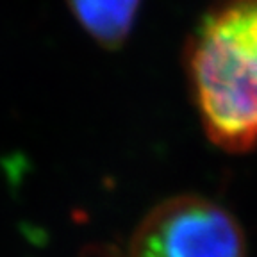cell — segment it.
<instances>
[{
	"mask_svg": "<svg viewBox=\"0 0 257 257\" xmlns=\"http://www.w3.org/2000/svg\"><path fill=\"white\" fill-rule=\"evenodd\" d=\"M188 77L209 140L257 145V0H216L188 47Z\"/></svg>",
	"mask_w": 257,
	"mask_h": 257,
	"instance_id": "6da1fadb",
	"label": "cell"
},
{
	"mask_svg": "<svg viewBox=\"0 0 257 257\" xmlns=\"http://www.w3.org/2000/svg\"><path fill=\"white\" fill-rule=\"evenodd\" d=\"M125 257H246V243L227 209L182 195L156 205L141 220Z\"/></svg>",
	"mask_w": 257,
	"mask_h": 257,
	"instance_id": "7a4b0ae2",
	"label": "cell"
},
{
	"mask_svg": "<svg viewBox=\"0 0 257 257\" xmlns=\"http://www.w3.org/2000/svg\"><path fill=\"white\" fill-rule=\"evenodd\" d=\"M75 20L102 47L118 48L127 41L141 0H66Z\"/></svg>",
	"mask_w": 257,
	"mask_h": 257,
	"instance_id": "3957f363",
	"label": "cell"
}]
</instances>
